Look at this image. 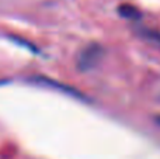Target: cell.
<instances>
[{"instance_id": "3957f363", "label": "cell", "mask_w": 160, "mask_h": 159, "mask_svg": "<svg viewBox=\"0 0 160 159\" xmlns=\"http://www.w3.org/2000/svg\"><path fill=\"white\" fill-rule=\"evenodd\" d=\"M136 34H138L141 38H143L146 42H149V44L160 48V31L139 25V27L136 28Z\"/></svg>"}, {"instance_id": "277c9868", "label": "cell", "mask_w": 160, "mask_h": 159, "mask_svg": "<svg viewBox=\"0 0 160 159\" xmlns=\"http://www.w3.org/2000/svg\"><path fill=\"white\" fill-rule=\"evenodd\" d=\"M118 13L121 14L122 17H125V18L131 20V21H138V20L142 17L141 11H139L135 6L129 4V3H124V4L119 6V7H118Z\"/></svg>"}, {"instance_id": "5b68a950", "label": "cell", "mask_w": 160, "mask_h": 159, "mask_svg": "<svg viewBox=\"0 0 160 159\" xmlns=\"http://www.w3.org/2000/svg\"><path fill=\"white\" fill-rule=\"evenodd\" d=\"M155 121H156V123H158L159 126H160V114H158V115L155 117Z\"/></svg>"}, {"instance_id": "6da1fadb", "label": "cell", "mask_w": 160, "mask_h": 159, "mask_svg": "<svg viewBox=\"0 0 160 159\" xmlns=\"http://www.w3.org/2000/svg\"><path fill=\"white\" fill-rule=\"evenodd\" d=\"M104 58V48L100 44H90L83 48L78 58V68L80 70H90L96 68Z\"/></svg>"}, {"instance_id": "7a4b0ae2", "label": "cell", "mask_w": 160, "mask_h": 159, "mask_svg": "<svg viewBox=\"0 0 160 159\" xmlns=\"http://www.w3.org/2000/svg\"><path fill=\"white\" fill-rule=\"evenodd\" d=\"M32 82L39 83V85H44V86H48V87H52V89H58V90H61V92L66 93V95L73 96V97L84 99V96H83L79 90H76L75 87L68 86V85H62V83H59L58 80H53V79L47 78V76H34Z\"/></svg>"}]
</instances>
